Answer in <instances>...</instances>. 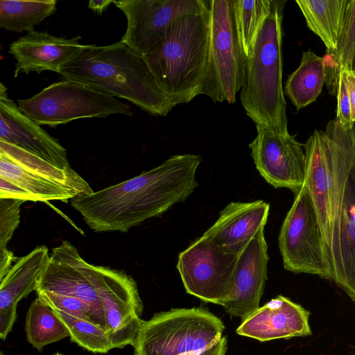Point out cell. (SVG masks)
<instances>
[{"mask_svg":"<svg viewBox=\"0 0 355 355\" xmlns=\"http://www.w3.org/2000/svg\"><path fill=\"white\" fill-rule=\"evenodd\" d=\"M17 106L38 125L51 127L78 119L132 115L128 104L84 83L67 80L52 83L30 98L17 100Z\"/></svg>","mask_w":355,"mask_h":355,"instance_id":"cell-8","label":"cell"},{"mask_svg":"<svg viewBox=\"0 0 355 355\" xmlns=\"http://www.w3.org/2000/svg\"><path fill=\"white\" fill-rule=\"evenodd\" d=\"M355 55V0H348L336 49L324 56L327 66V84L336 94L340 71L352 69Z\"/></svg>","mask_w":355,"mask_h":355,"instance_id":"cell-27","label":"cell"},{"mask_svg":"<svg viewBox=\"0 0 355 355\" xmlns=\"http://www.w3.org/2000/svg\"><path fill=\"white\" fill-rule=\"evenodd\" d=\"M222 320L203 306L176 308L143 320L134 355H225Z\"/></svg>","mask_w":355,"mask_h":355,"instance_id":"cell-6","label":"cell"},{"mask_svg":"<svg viewBox=\"0 0 355 355\" xmlns=\"http://www.w3.org/2000/svg\"><path fill=\"white\" fill-rule=\"evenodd\" d=\"M24 200L0 198V252L8 250L7 245L20 220V206Z\"/></svg>","mask_w":355,"mask_h":355,"instance_id":"cell-30","label":"cell"},{"mask_svg":"<svg viewBox=\"0 0 355 355\" xmlns=\"http://www.w3.org/2000/svg\"><path fill=\"white\" fill-rule=\"evenodd\" d=\"M105 320V329L114 348L133 345L143 320L144 304L135 279L125 272L87 263Z\"/></svg>","mask_w":355,"mask_h":355,"instance_id":"cell-12","label":"cell"},{"mask_svg":"<svg viewBox=\"0 0 355 355\" xmlns=\"http://www.w3.org/2000/svg\"><path fill=\"white\" fill-rule=\"evenodd\" d=\"M56 10L55 0H1L0 27L11 32L31 31Z\"/></svg>","mask_w":355,"mask_h":355,"instance_id":"cell-26","label":"cell"},{"mask_svg":"<svg viewBox=\"0 0 355 355\" xmlns=\"http://www.w3.org/2000/svg\"><path fill=\"white\" fill-rule=\"evenodd\" d=\"M309 311L279 295L259 307L238 327L236 333L260 342L311 335Z\"/></svg>","mask_w":355,"mask_h":355,"instance_id":"cell-18","label":"cell"},{"mask_svg":"<svg viewBox=\"0 0 355 355\" xmlns=\"http://www.w3.org/2000/svg\"><path fill=\"white\" fill-rule=\"evenodd\" d=\"M0 178L22 189L29 201L67 202L92 193L89 183L72 168L63 169L0 140Z\"/></svg>","mask_w":355,"mask_h":355,"instance_id":"cell-9","label":"cell"},{"mask_svg":"<svg viewBox=\"0 0 355 355\" xmlns=\"http://www.w3.org/2000/svg\"><path fill=\"white\" fill-rule=\"evenodd\" d=\"M304 148L306 157L304 184L307 187L313 203L331 268V191L333 175L322 131L315 130Z\"/></svg>","mask_w":355,"mask_h":355,"instance_id":"cell-22","label":"cell"},{"mask_svg":"<svg viewBox=\"0 0 355 355\" xmlns=\"http://www.w3.org/2000/svg\"><path fill=\"white\" fill-rule=\"evenodd\" d=\"M199 155H175L132 178L71 199V206L96 232H126L185 201L198 184Z\"/></svg>","mask_w":355,"mask_h":355,"instance_id":"cell-1","label":"cell"},{"mask_svg":"<svg viewBox=\"0 0 355 355\" xmlns=\"http://www.w3.org/2000/svg\"><path fill=\"white\" fill-rule=\"evenodd\" d=\"M278 243L286 270L332 280L322 230L305 184L282 223Z\"/></svg>","mask_w":355,"mask_h":355,"instance_id":"cell-10","label":"cell"},{"mask_svg":"<svg viewBox=\"0 0 355 355\" xmlns=\"http://www.w3.org/2000/svg\"><path fill=\"white\" fill-rule=\"evenodd\" d=\"M113 0H90L88 3V8L92 9L98 15H101L102 12L111 4L114 3Z\"/></svg>","mask_w":355,"mask_h":355,"instance_id":"cell-34","label":"cell"},{"mask_svg":"<svg viewBox=\"0 0 355 355\" xmlns=\"http://www.w3.org/2000/svg\"><path fill=\"white\" fill-rule=\"evenodd\" d=\"M53 355H63V354L61 353L57 352V353L54 354Z\"/></svg>","mask_w":355,"mask_h":355,"instance_id":"cell-37","label":"cell"},{"mask_svg":"<svg viewBox=\"0 0 355 355\" xmlns=\"http://www.w3.org/2000/svg\"><path fill=\"white\" fill-rule=\"evenodd\" d=\"M87 263L68 241L52 249L46 268L37 282L36 293H46L79 300L93 313L97 324L105 329L103 309L89 276Z\"/></svg>","mask_w":355,"mask_h":355,"instance_id":"cell-15","label":"cell"},{"mask_svg":"<svg viewBox=\"0 0 355 355\" xmlns=\"http://www.w3.org/2000/svg\"><path fill=\"white\" fill-rule=\"evenodd\" d=\"M0 355H6L3 352H1Z\"/></svg>","mask_w":355,"mask_h":355,"instance_id":"cell-38","label":"cell"},{"mask_svg":"<svg viewBox=\"0 0 355 355\" xmlns=\"http://www.w3.org/2000/svg\"><path fill=\"white\" fill-rule=\"evenodd\" d=\"M286 1L272 0L254 47L247 58L246 80L240 99L256 125L282 135L289 133L282 87V21Z\"/></svg>","mask_w":355,"mask_h":355,"instance_id":"cell-5","label":"cell"},{"mask_svg":"<svg viewBox=\"0 0 355 355\" xmlns=\"http://www.w3.org/2000/svg\"><path fill=\"white\" fill-rule=\"evenodd\" d=\"M352 71H353L355 73V55L353 60L352 65Z\"/></svg>","mask_w":355,"mask_h":355,"instance_id":"cell-36","label":"cell"},{"mask_svg":"<svg viewBox=\"0 0 355 355\" xmlns=\"http://www.w3.org/2000/svg\"><path fill=\"white\" fill-rule=\"evenodd\" d=\"M348 0H296L308 28L334 51L342 29Z\"/></svg>","mask_w":355,"mask_h":355,"instance_id":"cell-24","label":"cell"},{"mask_svg":"<svg viewBox=\"0 0 355 355\" xmlns=\"http://www.w3.org/2000/svg\"><path fill=\"white\" fill-rule=\"evenodd\" d=\"M272 0H234L239 38L250 56L261 26L270 12Z\"/></svg>","mask_w":355,"mask_h":355,"instance_id":"cell-28","label":"cell"},{"mask_svg":"<svg viewBox=\"0 0 355 355\" xmlns=\"http://www.w3.org/2000/svg\"><path fill=\"white\" fill-rule=\"evenodd\" d=\"M208 3L209 0L114 1L127 19L120 41L143 56L162 41L174 20L203 10Z\"/></svg>","mask_w":355,"mask_h":355,"instance_id":"cell-13","label":"cell"},{"mask_svg":"<svg viewBox=\"0 0 355 355\" xmlns=\"http://www.w3.org/2000/svg\"><path fill=\"white\" fill-rule=\"evenodd\" d=\"M27 341L37 351L69 336V331L53 310L40 299L32 302L25 322Z\"/></svg>","mask_w":355,"mask_h":355,"instance_id":"cell-25","label":"cell"},{"mask_svg":"<svg viewBox=\"0 0 355 355\" xmlns=\"http://www.w3.org/2000/svg\"><path fill=\"white\" fill-rule=\"evenodd\" d=\"M240 254L201 236L195 240L180 252L176 265L186 292L205 302L220 305L233 291Z\"/></svg>","mask_w":355,"mask_h":355,"instance_id":"cell-11","label":"cell"},{"mask_svg":"<svg viewBox=\"0 0 355 355\" xmlns=\"http://www.w3.org/2000/svg\"><path fill=\"white\" fill-rule=\"evenodd\" d=\"M53 311L67 327L71 342L93 353L105 354L113 349L105 328L82 318Z\"/></svg>","mask_w":355,"mask_h":355,"instance_id":"cell-29","label":"cell"},{"mask_svg":"<svg viewBox=\"0 0 355 355\" xmlns=\"http://www.w3.org/2000/svg\"><path fill=\"white\" fill-rule=\"evenodd\" d=\"M270 204L262 200L231 202L201 237L228 251L240 254L250 239L264 227Z\"/></svg>","mask_w":355,"mask_h":355,"instance_id":"cell-20","label":"cell"},{"mask_svg":"<svg viewBox=\"0 0 355 355\" xmlns=\"http://www.w3.org/2000/svg\"><path fill=\"white\" fill-rule=\"evenodd\" d=\"M333 175L330 261L332 281L355 304V144L352 128L330 121L323 131Z\"/></svg>","mask_w":355,"mask_h":355,"instance_id":"cell-4","label":"cell"},{"mask_svg":"<svg viewBox=\"0 0 355 355\" xmlns=\"http://www.w3.org/2000/svg\"><path fill=\"white\" fill-rule=\"evenodd\" d=\"M17 259L12 252L8 250L0 252V280L7 274Z\"/></svg>","mask_w":355,"mask_h":355,"instance_id":"cell-33","label":"cell"},{"mask_svg":"<svg viewBox=\"0 0 355 355\" xmlns=\"http://www.w3.org/2000/svg\"><path fill=\"white\" fill-rule=\"evenodd\" d=\"M210 42V4L183 15L168 28L164 38L143 55L159 89L175 105L200 94Z\"/></svg>","mask_w":355,"mask_h":355,"instance_id":"cell-3","label":"cell"},{"mask_svg":"<svg viewBox=\"0 0 355 355\" xmlns=\"http://www.w3.org/2000/svg\"><path fill=\"white\" fill-rule=\"evenodd\" d=\"M268 245L262 227L241 252L233 291L220 304L230 315L243 321L259 308L268 279Z\"/></svg>","mask_w":355,"mask_h":355,"instance_id":"cell-16","label":"cell"},{"mask_svg":"<svg viewBox=\"0 0 355 355\" xmlns=\"http://www.w3.org/2000/svg\"><path fill=\"white\" fill-rule=\"evenodd\" d=\"M327 80L324 57L303 51L299 67L288 77L285 93L297 110L315 102Z\"/></svg>","mask_w":355,"mask_h":355,"instance_id":"cell-23","label":"cell"},{"mask_svg":"<svg viewBox=\"0 0 355 355\" xmlns=\"http://www.w3.org/2000/svg\"><path fill=\"white\" fill-rule=\"evenodd\" d=\"M336 119L344 126L352 128L351 107L349 94L343 74L340 71L336 87Z\"/></svg>","mask_w":355,"mask_h":355,"instance_id":"cell-31","label":"cell"},{"mask_svg":"<svg viewBox=\"0 0 355 355\" xmlns=\"http://www.w3.org/2000/svg\"><path fill=\"white\" fill-rule=\"evenodd\" d=\"M80 39V36L65 38L35 30L27 32L9 46V53L17 61L14 76L31 71L58 73L82 47Z\"/></svg>","mask_w":355,"mask_h":355,"instance_id":"cell-19","label":"cell"},{"mask_svg":"<svg viewBox=\"0 0 355 355\" xmlns=\"http://www.w3.org/2000/svg\"><path fill=\"white\" fill-rule=\"evenodd\" d=\"M350 101L351 117L352 122H355V73L349 69H342Z\"/></svg>","mask_w":355,"mask_h":355,"instance_id":"cell-32","label":"cell"},{"mask_svg":"<svg viewBox=\"0 0 355 355\" xmlns=\"http://www.w3.org/2000/svg\"><path fill=\"white\" fill-rule=\"evenodd\" d=\"M352 135H353L354 141V144H355V122L353 123V125L352 127Z\"/></svg>","mask_w":355,"mask_h":355,"instance_id":"cell-35","label":"cell"},{"mask_svg":"<svg viewBox=\"0 0 355 355\" xmlns=\"http://www.w3.org/2000/svg\"><path fill=\"white\" fill-rule=\"evenodd\" d=\"M0 85V140L20 147L61 168H71L67 150L24 114L8 98L3 84L1 83Z\"/></svg>","mask_w":355,"mask_h":355,"instance_id":"cell-17","label":"cell"},{"mask_svg":"<svg viewBox=\"0 0 355 355\" xmlns=\"http://www.w3.org/2000/svg\"><path fill=\"white\" fill-rule=\"evenodd\" d=\"M58 74L126 99L153 116H165L176 106L158 87L144 57L121 41L100 46L83 44Z\"/></svg>","mask_w":355,"mask_h":355,"instance_id":"cell-2","label":"cell"},{"mask_svg":"<svg viewBox=\"0 0 355 355\" xmlns=\"http://www.w3.org/2000/svg\"><path fill=\"white\" fill-rule=\"evenodd\" d=\"M256 128L257 136L249 148L257 170L273 187L286 188L297 195L306 178L304 146L289 133L282 135L264 127Z\"/></svg>","mask_w":355,"mask_h":355,"instance_id":"cell-14","label":"cell"},{"mask_svg":"<svg viewBox=\"0 0 355 355\" xmlns=\"http://www.w3.org/2000/svg\"><path fill=\"white\" fill-rule=\"evenodd\" d=\"M50 259L46 245L37 246L17 258L0 280V338L6 340L17 319L18 302L36 290Z\"/></svg>","mask_w":355,"mask_h":355,"instance_id":"cell-21","label":"cell"},{"mask_svg":"<svg viewBox=\"0 0 355 355\" xmlns=\"http://www.w3.org/2000/svg\"><path fill=\"white\" fill-rule=\"evenodd\" d=\"M210 42L200 94L234 103L246 80L247 56L236 20L234 0H209Z\"/></svg>","mask_w":355,"mask_h":355,"instance_id":"cell-7","label":"cell"}]
</instances>
